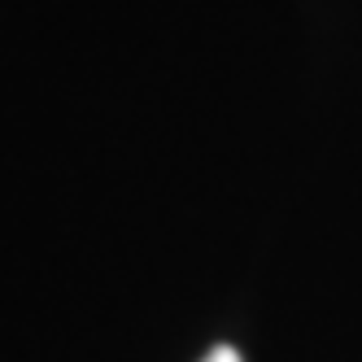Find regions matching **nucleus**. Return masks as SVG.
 Returning a JSON list of instances; mask_svg holds the SVG:
<instances>
[{
    "mask_svg": "<svg viewBox=\"0 0 362 362\" xmlns=\"http://www.w3.org/2000/svg\"><path fill=\"white\" fill-rule=\"evenodd\" d=\"M201 362H240V354L231 349V345H218V349H210V354H205Z\"/></svg>",
    "mask_w": 362,
    "mask_h": 362,
    "instance_id": "f257e3e1",
    "label": "nucleus"
}]
</instances>
